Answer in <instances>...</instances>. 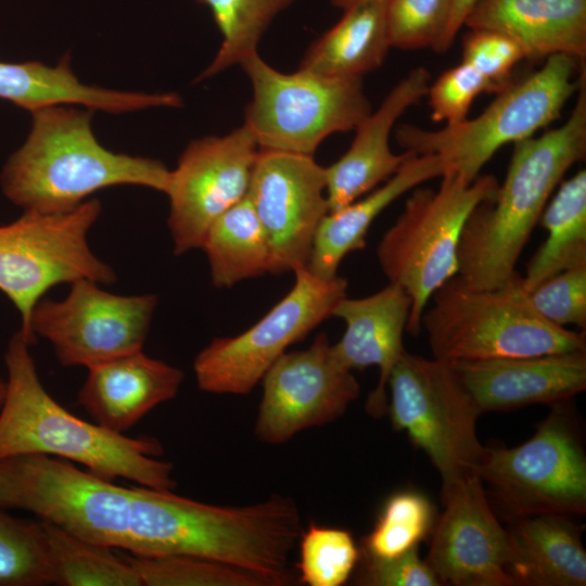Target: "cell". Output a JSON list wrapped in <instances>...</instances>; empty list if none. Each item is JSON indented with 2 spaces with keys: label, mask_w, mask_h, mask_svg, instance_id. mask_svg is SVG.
<instances>
[{
  "label": "cell",
  "mask_w": 586,
  "mask_h": 586,
  "mask_svg": "<svg viewBox=\"0 0 586 586\" xmlns=\"http://www.w3.org/2000/svg\"><path fill=\"white\" fill-rule=\"evenodd\" d=\"M586 154V72L566 122L513 143L504 183L469 215L458 250V276L470 286L494 289L515 266L540 215L566 171Z\"/></svg>",
  "instance_id": "obj_1"
},
{
  "label": "cell",
  "mask_w": 586,
  "mask_h": 586,
  "mask_svg": "<svg viewBox=\"0 0 586 586\" xmlns=\"http://www.w3.org/2000/svg\"><path fill=\"white\" fill-rule=\"evenodd\" d=\"M21 331L4 354L7 394L0 409V460L22 455H44L85 467L113 481L173 491V464L160 460L161 443L151 436L129 437L87 422L56 403L43 387Z\"/></svg>",
  "instance_id": "obj_2"
},
{
  "label": "cell",
  "mask_w": 586,
  "mask_h": 586,
  "mask_svg": "<svg viewBox=\"0 0 586 586\" xmlns=\"http://www.w3.org/2000/svg\"><path fill=\"white\" fill-rule=\"evenodd\" d=\"M25 143L1 174L5 196L25 212L62 213L104 188L136 184L166 193L170 170L160 161L105 149L91 112L51 105L31 112Z\"/></svg>",
  "instance_id": "obj_3"
},
{
  "label": "cell",
  "mask_w": 586,
  "mask_h": 586,
  "mask_svg": "<svg viewBox=\"0 0 586 586\" xmlns=\"http://www.w3.org/2000/svg\"><path fill=\"white\" fill-rule=\"evenodd\" d=\"M434 358L453 364L586 351L585 331L545 320L517 271L494 289H476L458 275L430 298L421 317Z\"/></svg>",
  "instance_id": "obj_4"
},
{
  "label": "cell",
  "mask_w": 586,
  "mask_h": 586,
  "mask_svg": "<svg viewBox=\"0 0 586 586\" xmlns=\"http://www.w3.org/2000/svg\"><path fill=\"white\" fill-rule=\"evenodd\" d=\"M498 186L491 175L469 181L458 173H444L437 189H413L381 238L377 247L381 270L411 302L406 328L410 334L420 333L433 293L458 275L457 250L464 224L480 203L495 195Z\"/></svg>",
  "instance_id": "obj_5"
},
{
  "label": "cell",
  "mask_w": 586,
  "mask_h": 586,
  "mask_svg": "<svg viewBox=\"0 0 586 586\" xmlns=\"http://www.w3.org/2000/svg\"><path fill=\"white\" fill-rule=\"evenodd\" d=\"M578 64L568 54L550 55L538 71L498 92L476 117L434 131L400 125L396 140L417 155L440 156L444 173H458L473 181L501 146L533 137L560 115L578 89Z\"/></svg>",
  "instance_id": "obj_6"
},
{
  "label": "cell",
  "mask_w": 586,
  "mask_h": 586,
  "mask_svg": "<svg viewBox=\"0 0 586 586\" xmlns=\"http://www.w3.org/2000/svg\"><path fill=\"white\" fill-rule=\"evenodd\" d=\"M393 426L422 449L442 480V494L476 474L484 447L481 415L450 364L404 352L387 381Z\"/></svg>",
  "instance_id": "obj_7"
},
{
  "label": "cell",
  "mask_w": 586,
  "mask_h": 586,
  "mask_svg": "<svg viewBox=\"0 0 586 586\" xmlns=\"http://www.w3.org/2000/svg\"><path fill=\"white\" fill-rule=\"evenodd\" d=\"M240 65L253 87L244 124L259 150L313 156L327 137L356 129L371 112L361 78H329L300 68L281 73L257 52Z\"/></svg>",
  "instance_id": "obj_8"
},
{
  "label": "cell",
  "mask_w": 586,
  "mask_h": 586,
  "mask_svg": "<svg viewBox=\"0 0 586 586\" xmlns=\"http://www.w3.org/2000/svg\"><path fill=\"white\" fill-rule=\"evenodd\" d=\"M101 213L92 199L62 213L25 212L0 226V291L17 308L20 331L34 344L29 329L31 311L43 294L60 283L88 279L111 284L114 270L97 257L87 234Z\"/></svg>",
  "instance_id": "obj_9"
},
{
  "label": "cell",
  "mask_w": 586,
  "mask_h": 586,
  "mask_svg": "<svg viewBox=\"0 0 586 586\" xmlns=\"http://www.w3.org/2000/svg\"><path fill=\"white\" fill-rule=\"evenodd\" d=\"M524 443L486 448L476 474L513 521L539 514L586 512V456L564 402Z\"/></svg>",
  "instance_id": "obj_10"
},
{
  "label": "cell",
  "mask_w": 586,
  "mask_h": 586,
  "mask_svg": "<svg viewBox=\"0 0 586 586\" xmlns=\"http://www.w3.org/2000/svg\"><path fill=\"white\" fill-rule=\"evenodd\" d=\"M295 283L263 318L244 332L215 337L195 357L193 370L200 390L243 395L262 381L286 348L332 317L346 296L347 281L320 279L306 267L294 271Z\"/></svg>",
  "instance_id": "obj_11"
},
{
  "label": "cell",
  "mask_w": 586,
  "mask_h": 586,
  "mask_svg": "<svg viewBox=\"0 0 586 586\" xmlns=\"http://www.w3.org/2000/svg\"><path fill=\"white\" fill-rule=\"evenodd\" d=\"M98 284L76 280L63 301L41 298L31 311V334L47 339L63 366L90 368L142 349L156 295H116Z\"/></svg>",
  "instance_id": "obj_12"
},
{
  "label": "cell",
  "mask_w": 586,
  "mask_h": 586,
  "mask_svg": "<svg viewBox=\"0 0 586 586\" xmlns=\"http://www.w3.org/2000/svg\"><path fill=\"white\" fill-rule=\"evenodd\" d=\"M259 148L243 124L224 137L192 141L170 171L167 225L179 256L201 249L211 225L247 196Z\"/></svg>",
  "instance_id": "obj_13"
},
{
  "label": "cell",
  "mask_w": 586,
  "mask_h": 586,
  "mask_svg": "<svg viewBox=\"0 0 586 586\" xmlns=\"http://www.w3.org/2000/svg\"><path fill=\"white\" fill-rule=\"evenodd\" d=\"M255 436L283 444L298 432L330 423L360 394L353 371L333 355L324 332L303 351L284 353L265 373Z\"/></svg>",
  "instance_id": "obj_14"
},
{
  "label": "cell",
  "mask_w": 586,
  "mask_h": 586,
  "mask_svg": "<svg viewBox=\"0 0 586 586\" xmlns=\"http://www.w3.org/2000/svg\"><path fill=\"white\" fill-rule=\"evenodd\" d=\"M247 198L268 239L270 275L306 267L316 231L329 213L326 167L311 155L259 150Z\"/></svg>",
  "instance_id": "obj_15"
},
{
  "label": "cell",
  "mask_w": 586,
  "mask_h": 586,
  "mask_svg": "<svg viewBox=\"0 0 586 586\" xmlns=\"http://www.w3.org/2000/svg\"><path fill=\"white\" fill-rule=\"evenodd\" d=\"M444 511L434 525L426 562L441 585L511 586L509 534L473 474L442 494Z\"/></svg>",
  "instance_id": "obj_16"
},
{
  "label": "cell",
  "mask_w": 586,
  "mask_h": 586,
  "mask_svg": "<svg viewBox=\"0 0 586 586\" xmlns=\"http://www.w3.org/2000/svg\"><path fill=\"white\" fill-rule=\"evenodd\" d=\"M481 413L565 402L586 388V351L453 362Z\"/></svg>",
  "instance_id": "obj_17"
},
{
  "label": "cell",
  "mask_w": 586,
  "mask_h": 586,
  "mask_svg": "<svg viewBox=\"0 0 586 586\" xmlns=\"http://www.w3.org/2000/svg\"><path fill=\"white\" fill-rule=\"evenodd\" d=\"M431 75L422 66L397 82L380 106L356 128L345 154L326 167V196L329 212L337 211L393 176L413 152L395 154L390 148L391 131L400 115L421 100L430 87Z\"/></svg>",
  "instance_id": "obj_18"
},
{
  "label": "cell",
  "mask_w": 586,
  "mask_h": 586,
  "mask_svg": "<svg viewBox=\"0 0 586 586\" xmlns=\"http://www.w3.org/2000/svg\"><path fill=\"white\" fill-rule=\"evenodd\" d=\"M411 302L398 285L390 283L378 292L360 298L343 297L332 316L342 319L345 331L332 352L349 370L371 366L379 369V380L366 402V411L373 418L387 409V381L405 352L403 334L407 328Z\"/></svg>",
  "instance_id": "obj_19"
},
{
  "label": "cell",
  "mask_w": 586,
  "mask_h": 586,
  "mask_svg": "<svg viewBox=\"0 0 586 586\" xmlns=\"http://www.w3.org/2000/svg\"><path fill=\"white\" fill-rule=\"evenodd\" d=\"M79 405L104 429L124 434L157 405L173 399L183 380L180 369L142 349L88 368Z\"/></svg>",
  "instance_id": "obj_20"
},
{
  "label": "cell",
  "mask_w": 586,
  "mask_h": 586,
  "mask_svg": "<svg viewBox=\"0 0 586 586\" xmlns=\"http://www.w3.org/2000/svg\"><path fill=\"white\" fill-rule=\"evenodd\" d=\"M463 26L509 36L527 60L586 58V0H476Z\"/></svg>",
  "instance_id": "obj_21"
},
{
  "label": "cell",
  "mask_w": 586,
  "mask_h": 586,
  "mask_svg": "<svg viewBox=\"0 0 586 586\" xmlns=\"http://www.w3.org/2000/svg\"><path fill=\"white\" fill-rule=\"evenodd\" d=\"M444 164L434 154L413 155L384 183L364 198L329 212L321 220L306 265L320 279H332L343 258L366 247V237L375 218L406 192L442 177Z\"/></svg>",
  "instance_id": "obj_22"
},
{
  "label": "cell",
  "mask_w": 586,
  "mask_h": 586,
  "mask_svg": "<svg viewBox=\"0 0 586 586\" xmlns=\"http://www.w3.org/2000/svg\"><path fill=\"white\" fill-rule=\"evenodd\" d=\"M571 517L539 514L508 530L507 569L514 585L585 586L586 551Z\"/></svg>",
  "instance_id": "obj_23"
},
{
  "label": "cell",
  "mask_w": 586,
  "mask_h": 586,
  "mask_svg": "<svg viewBox=\"0 0 586 586\" xmlns=\"http://www.w3.org/2000/svg\"><path fill=\"white\" fill-rule=\"evenodd\" d=\"M391 48L383 0H362L315 40L300 69L329 78H361L380 67Z\"/></svg>",
  "instance_id": "obj_24"
},
{
  "label": "cell",
  "mask_w": 586,
  "mask_h": 586,
  "mask_svg": "<svg viewBox=\"0 0 586 586\" xmlns=\"http://www.w3.org/2000/svg\"><path fill=\"white\" fill-rule=\"evenodd\" d=\"M0 98L34 112L60 104L123 113L143 110L149 98L143 92L115 91L80 82L67 58L56 66L40 62H0Z\"/></svg>",
  "instance_id": "obj_25"
},
{
  "label": "cell",
  "mask_w": 586,
  "mask_h": 586,
  "mask_svg": "<svg viewBox=\"0 0 586 586\" xmlns=\"http://www.w3.org/2000/svg\"><path fill=\"white\" fill-rule=\"evenodd\" d=\"M538 222L547 231V238L522 276L527 292L562 270L586 264L585 169L559 183Z\"/></svg>",
  "instance_id": "obj_26"
},
{
  "label": "cell",
  "mask_w": 586,
  "mask_h": 586,
  "mask_svg": "<svg viewBox=\"0 0 586 586\" xmlns=\"http://www.w3.org/2000/svg\"><path fill=\"white\" fill-rule=\"evenodd\" d=\"M201 249L216 288L270 273L268 239L247 196L211 225Z\"/></svg>",
  "instance_id": "obj_27"
},
{
  "label": "cell",
  "mask_w": 586,
  "mask_h": 586,
  "mask_svg": "<svg viewBox=\"0 0 586 586\" xmlns=\"http://www.w3.org/2000/svg\"><path fill=\"white\" fill-rule=\"evenodd\" d=\"M42 523L51 585L142 586L125 556L118 557L111 548L84 539L51 522Z\"/></svg>",
  "instance_id": "obj_28"
},
{
  "label": "cell",
  "mask_w": 586,
  "mask_h": 586,
  "mask_svg": "<svg viewBox=\"0 0 586 586\" xmlns=\"http://www.w3.org/2000/svg\"><path fill=\"white\" fill-rule=\"evenodd\" d=\"M211 10L221 34L220 48L198 80L227 69L257 52L258 42L273 18L294 0H198Z\"/></svg>",
  "instance_id": "obj_29"
},
{
  "label": "cell",
  "mask_w": 586,
  "mask_h": 586,
  "mask_svg": "<svg viewBox=\"0 0 586 586\" xmlns=\"http://www.w3.org/2000/svg\"><path fill=\"white\" fill-rule=\"evenodd\" d=\"M433 527V507L429 499L412 491L392 495L364 538L361 556L370 559H388L415 547Z\"/></svg>",
  "instance_id": "obj_30"
},
{
  "label": "cell",
  "mask_w": 586,
  "mask_h": 586,
  "mask_svg": "<svg viewBox=\"0 0 586 586\" xmlns=\"http://www.w3.org/2000/svg\"><path fill=\"white\" fill-rule=\"evenodd\" d=\"M144 586H270L246 570L208 558L125 556Z\"/></svg>",
  "instance_id": "obj_31"
},
{
  "label": "cell",
  "mask_w": 586,
  "mask_h": 586,
  "mask_svg": "<svg viewBox=\"0 0 586 586\" xmlns=\"http://www.w3.org/2000/svg\"><path fill=\"white\" fill-rule=\"evenodd\" d=\"M51 585L43 523L0 510V586Z\"/></svg>",
  "instance_id": "obj_32"
},
{
  "label": "cell",
  "mask_w": 586,
  "mask_h": 586,
  "mask_svg": "<svg viewBox=\"0 0 586 586\" xmlns=\"http://www.w3.org/2000/svg\"><path fill=\"white\" fill-rule=\"evenodd\" d=\"M296 569L301 582L309 586H341L358 563L360 550L352 534L343 528L315 523L300 536Z\"/></svg>",
  "instance_id": "obj_33"
},
{
  "label": "cell",
  "mask_w": 586,
  "mask_h": 586,
  "mask_svg": "<svg viewBox=\"0 0 586 586\" xmlns=\"http://www.w3.org/2000/svg\"><path fill=\"white\" fill-rule=\"evenodd\" d=\"M391 47L436 48L448 26L454 0H383Z\"/></svg>",
  "instance_id": "obj_34"
},
{
  "label": "cell",
  "mask_w": 586,
  "mask_h": 586,
  "mask_svg": "<svg viewBox=\"0 0 586 586\" xmlns=\"http://www.w3.org/2000/svg\"><path fill=\"white\" fill-rule=\"evenodd\" d=\"M534 309L548 322L586 329V264L562 270L527 292Z\"/></svg>",
  "instance_id": "obj_35"
},
{
  "label": "cell",
  "mask_w": 586,
  "mask_h": 586,
  "mask_svg": "<svg viewBox=\"0 0 586 586\" xmlns=\"http://www.w3.org/2000/svg\"><path fill=\"white\" fill-rule=\"evenodd\" d=\"M525 54L509 36L488 29H470L462 41V62L473 67L498 93L508 87L513 67Z\"/></svg>",
  "instance_id": "obj_36"
},
{
  "label": "cell",
  "mask_w": 586,
  "mask_h": 586,
  "mask_svg": "<svg viewBox=\"0 0 586 586\" xmlns=\"http://www.w3.org/2000/svg\"><path fill=\"white\" fill-rule=\"evenodd\" d=\"M482 92L495 90L470 65L461 62L445 71L428 90L432 119L448 126L463 122L474 99Z\"/></svg>",
  "instance_id": "obj_37"
},
{
  "label": "cell",
  "mask_w": 586,
  "mask_h": 586,
  "mask_svg": "<svg viewBox=\"0 0 586 586\" xmlns=\"http://www.w3.org/2000/svg\"><path fill=\"white\" fill-rule=\"evenodd\" d=\"M357 584L366 586H438V578L415 547L388 559L362 557Z\"/></svg>",
  "instance_id": "obj_38"
},
{
  "label": "cell",
  "mask_w": 586,
  "mask_h": 586,
  "mask_svg": "<svg viewBox=\"0 0 586 586\" xmlns=\"http://www.w3.org/2000/svg\"><path fill=\"white\" fill-rule=\"evenodd\" d=\"M475 1L476 0H454L448 26L441 41L434 49L435 51L445 52L451 47Z\"/></svg>",
  "instance_id": "obj_39"
},
{
  "label": "cell",
  "mask_w": 586,
  "mask_h": 586,
  "mask_svg": "<svg viewBox=\"0 0 586 586\" xmlns=\"http://www.w3.org/2000/svg\"><path fill=\"white\" fill-rule=\"evenodd\" d=\"M360 1L362 0H332L331 3L335 8L346 10Z\"/></svg>",
  "instance_id": "obj_40"
},
{
  "label": "cell",
  "mask_w": 586,
  "mask_h": 586,
  "mask_svg": "<svg viewBox=\"0 0 586 586\" xmlns=\"http://www.w3.org/2000/svg\"><path fill=\"white\" fill-rule=\"evenodd\" d=\"M5 394H7V381H3L2 379H0V409L4 403Z\"/></svg>",
  "instance_id": "obj_41"
}]
</instances>
